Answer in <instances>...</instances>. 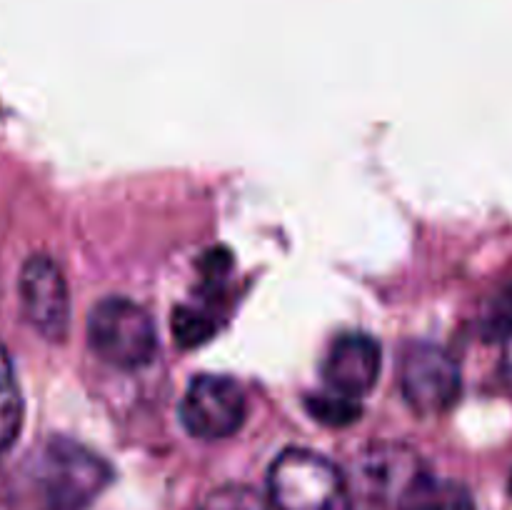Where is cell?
Returning a JSON list of instances; mask_svg holds the SVG:
<instances>
[{
	"label": "cell",
	"mask_w": 512,
	"mask_h": 510,
	"mask_svg": "<svg viewBox=\"0 0 512 510\" xmlns=\"http://www.w3.org/2000/svg\"><path fill=\"white\" fill-rule=\"evenodd\" d=\"M275 510H355L345 475L323 455L288 448L268 475Z\"/></svg>",
	"instance_id": "6da1fadb"
},
{
	"label": "cell",
	"mask_w": 512,
	"mask_h": 510,
	"mask_svg": "<svg viewBox=\"0 0 512 510\" xmlns=\"http://www.w3.org/2000/svg\"><path fill=\"white\" fill-rule=\"evenodd\" d=\"M88 343L113 368L138 370L158 353V330L143 305L105 298L88 315Z\"/></svg>",
	"instance_id": "7a4b0ae2"
},
{
	"label": "cell",
	"mask_w": 512,
	"mask_h": 510,
	"mask_svg": "<svg viewBox=\"0 0 512 510\" xmlns=\"http://www.w3.org/2000/svg\"><path fill=\"white\" fill-rule=\"evenodd\" d=\"M108 463L73 440L55 438L38 465L45 510H85L110 483Z\"/></svg>",
	"instance_id": "3957f363"
},
{
	"label": "cell",
	"mask_w": 512,
	"mask_h": 510,
	"mask_svg": "<svg viewBox=\"0 0 512 510\" xmlns=\"http://www.w3.org/2000/svg\"><path fill=\"white\" fill-rule=\"evenodd\" d=\"M400 388L415 413L440 415L455 405L463 380L458 363L440 345L413 343L400 363Z\"/></svg>",
	"instance_id": "277c9868"
},
{
	"label": "cell",
	"mask_w": 512,
	"mask_h": 510,
	"mask_svg": "<svg viewBox=\"0 0 512 510\" xmlns=\"http://www.w3.org/2000/svg\"><path fill=\"white\" fill-rule=\"evenodd\" d=\"M245 393L233 378L198 375L190 380L180 403V420L195 438L223 440L238 433L245 423Z\"/></svg>",
	"instance_id": "5b68a950"
},
{
	"label": "cell",
	"mask_w": 512,
	"mask_h": 510,
	"mask_svg": "<svg viewBox=\"0 0 512 510\" xmlns=\"http://www.w3.org/2000/svg\"><path fill=\"white\" fill-rule=\"evenodd\" d=\"M25 320L50 343H63L70 328V293L63 270L48 255H30L18 278Z\"/></svg>",
	"instance_id": "8992f818"
},
{
	"label": "cell",
	"mask_w": 512,
	"mask_h": 510,
	"mask_svg": "<svg viewBox=\"0 0 512 510\" xmlns=\"http://www.w3.org/2000/svg\"><path fill=\"white\" fill-rule=\"evenodd\" d=\"M420 475L423 470L410 450L400 448V445H373L360 458L355 485L368 503L398 508L403 495Z\"/></svg>",
	"instance_id": "52a82bcc"
},
{
	"label": "cell",
	"mask_w": 512,
	"mask_h": 510,
	"mask_svg": "<svg viewBox=\"0 0 512 510\" xmlns=\"http://www.w3.org/2000/svg\"><path fill=\"white\" fill-rule=\"evenodd\" d=\"M380 345L365 333H345L330 345L323 363L328 390L360 400L375 388L380 375Z\"/></svg>",
	"instance_id": "ba28073f"
},
{
	"label": "cell",
	"mask_w": 512,
	"mask_h": 510,
	"mask_svg": "<svg viewBox=\"0 0 512 510\" xmlns=\"http://www.w3.org/2000/svg\"><path fill=\"white\" fill-rule=\"evenodd\" d=\"M398 510H475L468 490L458 483L420 475L400 500Z\"/></svg>",
	"instance_id": "9c48e42d"
},
{
	"label": "cell",
	"mask_w": 512,
	"mask_h": 510,
	"mask_svg": "<svg viewBox=\"0 0 512 510\" xmlns=\"http://www.w3.org/2000/svg\"><path fill=\"white\" fill-rule=\"evenodd\" d=\"M23 428V395L8 350L0 345V453L18 440Z\"/></svg>",
	"instance_id": "30bf717a"
},
{
	"label": "cell",
	"mask_w": 512,
	"mask_h": 510,
	"mask_svg": "<svg viewBox=\"0 0 512 510\" xmlns=\"http://www.w3.org/2000/svg\"><path fill=\"white\" fill-rule=\"evenodd\" d=\"M308 410L315 420H320V423L330 425V428H343V425L358 420L360 405L358 400L345 398V395L328 390V393L310 395Z\"/></svg>",
	"instance_id": "8fae6325"
},
{
	"label": "cell",
	"mask_w": 512,
	"mask_h": 510,
	"mask_svg": "<svg viewBox=\"0 0 512 510\" xmlns=\"http://www.w3.org/2000/svg\"><path fill=\"white\" fill-rule=\"evenodd\" d=\"M480 330H483L485 340H503L505 343L512 338V280L488 303Z\"/></svg>",
	"instance_id": "7c38bea8"
},
{
	"label": "cell",
	"mask_w": 512,
	"mask_h": 510,
	"mask_svg": "<svg viewBox=\"0 0 512 510\" xmlns=\"http://www.w3.org/2000/svg\"><path fill=\"white\" fill-rule=\"evenodd\" d=\"M173 333L183 345H200L215 333V320L210 313L195 305H180L173 313Z\"/></svg>",
	"instance_id": "4fadbf2b"
},
{
	"label": "cell",
	"mask_w": 512,
	"mask_h": 510,
	"mask_svg": "<svg viewBox=\"0 0 512 510\" xmlns=\"http://www.w3.org/2000/svg\"><path fill=\"white\" fill-rule=\"evenodd\" d=\"M200 510H273L268 500L245 485H225L210 493Z\"/></svg>",
	"instance_id": "5bb4252c"
},
{
	"label": "cell",
	"mask_w": 512,
	"mask_h": 510,
	"mask_svg": "<svg viewBox=\"0 0 512 510\" xmlns=\"http://www.w3.org/2000/svg\"><path fill=\"white\" fill-rule=\"evenodd\" d=\"M503 380L505 388L512 395V338L505 340V353H503Z\"/></svg>",
	"instance_id": "9a60e30c"
},
{
	"label": "cell",
	"mask_w": 512,
	"mask_h": 510,
	"mask_svg": "<svg viewBox=\"0 0 512 510\" xmlns=\"http://www.w3.org/2000/svg\"><path fill=\"white\" fill-rule=\"evenodd\" d=\"M510 493H512V475H510Z\"/></svg>",
	"instance_id": "2e32d148"
}]
</instances>
